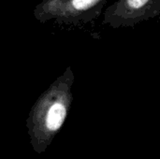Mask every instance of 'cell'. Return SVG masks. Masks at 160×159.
Listing matches in <instances>:
<instances>
[{"label": "cell", "instance_id": "7a4b0ae2", "mask_svg": "<svg viewBox=\"0 0 160 159\" xmlns=\"http://www.w3.org/2000/svg\"><path fill=\"white\" fill-rule=\"evenodd\" d=\"M68 108L67 105L63 102L57 101L54 102L49 109L46 116V126L47 128L51 131H56L58 130L67 116Z\"/></svg>", "mask_w": 160, "mask_h": 159}, {"label": "cell", "instance_id": "6da1fadb", "mask_svg": "<svg viewBox=\"0 0 160 159\" xmlns=\"http://www.w3.org/2000/svg\"><path fill=\"white\" fill-rule=\"evenodd\" d=\"M160 16V0H116L106 7L102 25L128 28Z\"/></svg>", "mask_w": 160, "mask_h": 159}]
</instances>
